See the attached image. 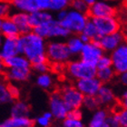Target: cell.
<instances>
[{
	"label": "cell",
	"mask_w": 127,
	"mask_h": 127,
	"mask_svg": "<svg viewBox=\"0 0 127 127\" xmlns=\"http://www.w3.org/2000/svg\"><path fill=\"white\" fill-rule=\"evenodd\" d=\"M18 45L20 54L27 57L31 65L38 63L47 62L46 45L45 38L39 36L34 32L20 34L18 36Z\"/></svg>",
	"instance_id": "6da1fadb"
},
{
	"label": "cell",
	"mask_w": 127,
	"mask_h": 127,
	"mask_svg": "<svg viewBox=\"0 0 127 127\" xmlns=\"http://www.w3.org/2000/svg\"><path fill=\"white\" fill-rule=\"evenodd\" d=\"M96 66L83 61L82 59L70 60L64 64V74L72 81L96 76Z\"/></svg>",
	"instance_id": "7a4b0ae2"
},
{
	"label": "cell",
	"mask_w": 127,
	"mask_h": 127,
	"mask_svg": "<svg viewBox=\"0 0 127 127\" xmlns=\"http://www.w3.org/2000/svg\"><path fill=\"white\" fill-rule=\"evenodd\" d=\"M33 32L45 39H61L67 38L71 35V33L65 29L56 18L33 28Z\"/></svg>",
	"instance_id": "3957f363"
},
{
	"label": "cell",
	"mask_w": 127,
	"mask_h": 127,
	"mask_svg": "<svg viewBox=\"0 0 127 127\" xmlns=\"http://www.w3.org/2000/svg\"><path fill=\"white\" fill-rule=\"evenodd\" d=\"M46 57L51 64H65L71 60L72 55L65 42L52 40L46 45Z\"/></svg>",
	"instance_id": "277c9868"
},
{
	"label": "cell",
	"mask_w": 127,
	"mask_h": 127,
	"mask_svg": "<svg viewBox=\"0 0 127 127\" xmlns=\"http://www.w3.org/2000/svg\"><path fill=\"white\" fill-rule=\"evenodd\" d=\"M89 20L87 14L81 13L74 9H67L65 17L60 21V24L71 34H79L82 33L85 24Z\"/></svg>",
	"instance_id": "5b68a950"
},
{
	"label": "cell",
	"mask_w": 127,
	"mask_h": 127,
	"mask_svg": "<svg viewBox=\"0 0 127 127\" xmlns=\"http://www.w3.org/2000/svg\"><path fill=\"white\" fill-rule=\"evenodd\" d=\"M58 92L69 110L83 107L85 96L82 95V93H80V91H78L74 85L67 84L63 85Z\"/></svg>",
	"instance_id": "8992f818"
},
{
	"label": "cell",
	"mask_w": 127,
	"mask_h": 127,
	"mask_svg": "<svg viewBox=\"0 0 127 127\" xmlns=\"http://www.w3.org/2000/svg\"><path fill=\"white\" fill-rule=\"evenodd\" d=\"M112 59V67L116 74L127 71V41H124L117 48L110 53Z\"/></svg>",
	"instance_id": "52a82bcc"
},
{
	"label": "cell",
	"mask_w": 127,
	"mask_h": 127,
	"mask_svg": "<svg viewBox=\"0 0 127 127\" xmlns=\"http://www.w3.org/2000/svg\"><path fill=\"white\" fill-rule=\"evenodd\" d=\"M49 111L53 118L58 121H63L67 116L69 109L64 102L58 91H55L49 96Z\"/></svg>",
	"instance_id": "ba28073f"
},
{
	"label": "cell",
	"mask_w": 127,
	"mask_h": 127,
	"mask_svg": "<svg viewBox=\"0 0 127 127\" xmlns=\"http://www.w3.org/2000/svg\"><path fill=\"white\" fill-rule=\"evenodd\" d=\"M91 19L95 23V27L97 28L98 34H99L100 36L120 31V22L115 17V16Z\"/></svg>",
	"instance_id": "9c48e42d"
},
{
	"label": "cell",
	"mask_w": 127,
	"mask_h": 127,
	"mask_svg": "<svg viewBox=\"0 0 127 127\" xmlns=\"http://www.w3.org/2000/svg\"><path fill=\"white\" fill-rule=\"evenodd\" d=\"M103 54L104 52L101 48L97 41H91L84 45L79 56L80 59H82L83 61L95 65Z\"/></svg>",
	"instance_id": "30bf717a"
},
{
	"label": "cell",
	"mask_w": 127,
	"mask_h": 127,
	"mask_svg": "<svg viewBox=\"0 0 127 127\" xmlns=\"http://www.w3.org/2000/svg\"><path fill=\"white\" fill-rule=\"evenodd\" d=\"M89 18H98L115 16V8L104 0H95L93 5H89L87 11Z\"/></svg>",
	"instance_id": "8fae6325"
},
{
	"label": "cell",
	"mask_w": 127,
	"mask_h": 127,
	"mask_svg": "<svg viewBox=\"0 0 127 127\" xmlns=\"http://www.w3.org/2000/svg\"><path fill=\"white\" fill-rule=\"evenodd\" d=\"M74 85L84 96H95L103 84L97 77L95 76L77 80Z\"/></svg>",
	"instance_id": "7c38bea8"
},
{
	"label": "cell",
	"mask_w": 127,
	"mask_h": 127,
	"mask_svg": "<svg viewBox=\"0 0 127 127\" xmlns=\"http://www.w3.org/2000/svg\"><path fill=\"white\" fill-rule=\"evenodd\" d=\"M125 41V35L122 32L117 31L115 33L110 34H106L100 36L97 40L98 44L106 54H110L111 52L117 48L123 42Z\"/></svg>",
	"instance_id": "4fadbf2b"
},
{
	"label": "cell",
	"mask_w": 127,
	"mask_h": 127,
	"mask_svg": "<svg viewBox=\"0 0 127 127\" xmlns=\"http://www.w3.org/2000/svg\"><path fill=\"white\" fill-rule=\"evenodd\" d=\"M95 96L97 98L98 103L101 107L113 108L118 103V99H117L114 91L113 90V88H111L106 84H103Z\"/></svg>",
	"instance_id": "5bb4252c"
},
{
	"label": "cell",
	"mask_w": 127,
	"mask_h": 127,
	"mask_svg": "<svg viewBox=\"0 0 127 127\" xmlns=\"http://www.w3.org/2000/svg\"><path fill=\"white\" fill-rule=\"evenodd\" d=\"M0 52L3 60L20 54L18 37H5L2 45L0 46Z\"/></svg>",
	"instance_id": "9a60e30c"
},
{
	"label": "cell",
	"mask_w": 127,
	"mask_h": 127,
	"mask_svg": "<svg viewBox=\"0 0 127 127\" xmlns=\"http://www.w3.org/2000/svg\"><path fill=\"white\" fill-rule=\"evenodd\" d=\"M109 114L107 108L99 107L93 112L90 120L88 121L87 127H110L106 122Z\"/></svg>",
	"instance_id": "2e32d148"
},
{
	"label": "cell",
	"mask_w": 127,
	"mask_h": 127,
	"mask_svg": "<svg viewBox=\"0 0 127 127\" xmlns=\"http://www.w3.org/2000/svg\"><path fill=\"white\" fill-rule=\"evenodd\" d=\"M10 17L14 21V23L16 25V27L20 32V34H27L33 31V28L29 23V16L27 13L17 11L16 13L13 14Z\"/></svg>",
	"instance_id": "e0dca14e"
},
{
	"label": "cell",
	"mask_w": 127,
	"mask_h": 127,
	"mask_svg": "<svg viewBox=\"0 0 127 127\" xmlns=\"http://www.w3.org/2000/svg\"><path fill=\"white\" fill-rule=\"evenodd\" d=\"M31 76V68H7L6 77L14 83H23Z\"/></svg>",
	"instance_id": "ac0fdd59"
},
{
	"label": "cell",
	"mask_w": 127,
	"mask_h": 127,
	"mask_svg": "<svg viewBox=\"0 0 127 127\" xmlns=\"http://www.w3.org/2000/svg\"><path fill=\"white\" fill-rule=\"evenodd\" d=\"M34 122L28 117L11 116L0 122V127H34Z\"/></svg>",
	"instance_id": "d6986e66"
},
{
	"label": "cell",
	"mask_w": 127,
	"mask_h": 127,
	"mask_svg": "<svg viewBox=\"0 0 127 127\" xmlns=\"http://www.w3.org/2000/svg\"><path fill=\"white\" fill-rule=\"evenodd\" d=\"M29 16V23L31 25L32 28L38 27L40 25L44 24L45 22L52 20L54 18L53 15L50 11L46 10H37L34 12L28 14Z\"/></svg>",
	"instance_id": "ffe728a7"
},
{
	"label": "cell",
	"mask_w": 127,
	"mask_h": 127,
	"mask_svg": "<svg viewBox=\"0 0 127 127\" xmlns=\"http://www.w3.org/2000/svg\"><path fill=\"white\" fill-rule=\"evenodd\" d=\"M3 62L7 68H31V63L22 54L11 56L9 58L3 60Z\"/></svg>",
	"instance_id": "44dd1931"
},
{
	"label": "cell",
	"mask_w": 127,
	"mask_h": 127,
	"mask_svg": "<svg viewBox=\"0 0 127 127\" xmlns=\"http://www.w3.org/2000/svg\"><path fill=\"white\" fill-rule=\"evenodd\" d=\"M1 34L4 37H18L20 35L18 28L11 17H5L2 19Z\"/></svg>",
	"instance_id": "7402d4cb"
},
{
	"label": "cell",
	"mask_w": 127,
	"mask_h": 127,
	"mask_svg": "<svg viewBox=\"0 0 127 127\" xmlns=\"http://www.w3.org/2000/svg\"><path fill=\"white\" fill-rule=\"evenodd\" d=\"M10 3L16 10L20 12L30 14L38 10L35 0H10Z\"/></svg>",
	"instance_id": "603a6c76"
},
{
	"label": "cell",
	"mask_w": 127,
	"mask_h": 127,
	"mask_svg": "<svg viewBox=\"0 0 127 127\" xmlns=\"http://www.w3.org/2000/svg\"><path fill=\"white\" fill-rule=\"evenodd\" d=\"M10 113L11 116L28 117L30 114V106L25 101H16L11 107Z\"/></svg>",
	"instance_id": "cb8c5ba5"
},
{
	"label": "cell",
	"mask_w": 127,
	"mask_h": 127,
	"mask_svg": "<svg viewBox=\"0 0 127 127\" xmlns=\"http://www.w3.org/2000/svg\"><path fill=\"white\" fill-rule=\"evenodd\" d=\"M66 45L68 47L70 53H71L72 56H79L81 51L84 46V43L82 42V40L80 39V37L78 34H74V35H70L67 37V41H66Z\"/></svg>",
	"instance_id": "d4e9b609"
},
{
	"label": "cell",
	"mask_w": 127,
	"mask_h": 127,
	"mask_svg": "<svg viewBox=\"0 0 127 127\" xmlns=\"http://www.w3.org/2000/svg\"><path fill=\"white\" fill-rule=\"evenodd\" d=\"M35 83L38 87L44 90H51L54 87V77L50 73H43L38 74L35 79Z\"/></svg>",
	"instance_id": "484cf974"
},
{
	"label": "cell",
	"mask_w": 127,
	"mask_h": 127,
	"mask_svg": "<svg viewBox=\"0 0 127 127\" xmlns=\"http://www.w3.org/2000/svg\"><path fill=\"white\" fill-rule=\"evenodd\" d=\"M115 75H116V73L112 66L106 67V68L97 69V71H96V77L102 82V84L110 83L114 80Z\"/></svg>",
	"instance_id": "4316f807"
},
{
	"label": "cell",
	"mask_w": 127,
	"mask_h": 127,
	"mask_svg": "<svg viewBox=\"0 0 127 127\" xmlns=\"http://www.w3.org/2000/svg\"><path fill=\"white\" fill-rule=\"evenodd\" d=\"M82 33L84 34H85L91 41H97L99 39V37H100V35L98 34L97 28H96L95 23L91 18H89L87 23L85 24Z\"/></svg>",
	"instance_id": "83f0119b"
},
{
	"label": "cell",
	"mask_w": 127,
	"mask_h": 127,
	"mask_svg": "<svg viewBox=\"0 0 127 127\" xmlns=\"http://www.w3.org/2000/svg\"><path fill=\"white\" fill-rule=\"evenodd\" d=\"M14 100L12 97L8 85L5 81L0 79V104H6Z\"/></svg>",
	"instance_id": "f1b7e54d"
},
{
	"label": "cell",
	"mask_w": 127,
	"mask_h": 127,
	"mask_svg": "<svg viewBox=\"0 0 127 127\" xmlns=\"http://www.w3.org/2000/svg\"><path fill=\"white\" fill-rule=\"evenodd\" d=\"M113 112H114L116 114L120 126L127 127V109L122 107L119 103H117L113 107Z\"/></svg>",
	"instance_id": "f546056e"
},
{
	"label": "cell",
	"mask_w": 127,
	"mask_h": 127,
	"mask_svg": "<svg viewBox=\"0 0 127 127\" xmlns=\"http://www.w3.org/2000/svg\"><path fill=\"white\" fill-rule=\"evenodd\" d=\"M72 0H49V11L57 12V11L67 9L70 6Z\"/></svg>",
	"instance_id": "4dcf8cb0"
},
{
	"label": "cell",
	"mask_w": 127,
	"mask_h": 127,
	"mask_svg": "<svg viewBox=\"0 0 127 127\" xmlns=\"http://www.w3.org/2000/svg\"><path fill=\"white\" fill-rule=\"evenodd\" d=\"M53 119V115L50 113V111H47L45 112L40 116L36 117V119L34 122L37 127H50Z\"/></svg>",
	"instance_id": "1f68e13d"
},
{
	"label": "cell",
	"mask_w": 127,
	"mask_h": 127,
	"mask_svg": "<svg viewBox=\"0 0 127 127\" xmlns=\"http://www.w3.org/2000/svg\"><path fill=\"white\" fill-rule=\"evenodd\" d=\"M83 107H85L88 111H95L96 109L101 107L96 96H85L84 98V103H83Z\"/></svg>",
	"instance_id": "d6a6232c"
},
{
	"label": "cell",
	"mask_w": 127,
	"mask_h": 127,
	"mask_svg": "<svg viewBox=\"0 0 127 127\" xmlns=\"http://www.w3.org/2000/svg\"><path fill=\"white\" fill-rule=\"evenodd\" d=\"M70 6L74 10H76L78 12L85 14H87L88 8H89V5L83 0H72Z\"/></svg>",
	"instance_id": "836d02e7"
},
{
	"label": "cell",
	"mask_w": 127,
	"mask_h": 127,
	"mask_svg": "<svg viewBox=\"0 0 127 127\" xmlns=\"http://www.w3.org/2000/svg\"><path fill=\"white\" fill-rule=\"evenodd\" d=\"M62 127H86L82 119H72L66 117L62 121Z\"/></svg>",
	"instance_id": "e575fe53"
},
{
	"label": "cell",
	"mask_w": 127,
	"mask_h": 127,
	"mask_svg": "<svg viewBox=\"0 0 127 127\" xmlns=\"http://www.w3.org/2000/svg\"><path fill=\"white\" fill-rule=\"evenodd\" d=\"M95 66H96V69L106 68V67L112 66V59L111 56H110V54H103V56L99 58Z\"/></svg>",
	"instance_id": "d590c367"
},
{
	"label": "cell",
	"mask_w": 127,
	"mask_h": 127,
	"mask_svg": "<svg viewBox=\"0 0 127 127\" xmlns=\"http://www.w3.org/2000/svg\"><path fill=\"white\" fill-rule=\"evenodd\" d=\"M34 71L38 74H43V73H47L50 71L51 69V64L49 62H43V63H38L35 64L31 65Z\"/></svg>",
	"instance_id": "8d00e7d4"
},
{
	"label": "cell",
	"mask_w": 127,
	"mask_h": 127,
	"mask_svg": "<svg viewBox=\"0 0 127 127\" xmlns=\"http://www.w3.org/2000/svg\"><path fill=\"white\" fill-rule=\"evenodd\" d=\"M10 13V5L6 2H0V19L7 17Z\"/></svg>",
	"instance_id": "74e56055"
},
{
	"label": "cell",
	"mask_w": 127,
	"mask_h": 127,
	"mask_svg": "<svg viewBox=\"0 0 127 127\" xmlns=\"http://www.w3.org/2000/svg\"><path fill=\"white\" fill-rule=\"evenodd\" d=\"M68 118L72 119H82L83 118V112L81 108H74L70 109L67 113V116Z\"/></svg>",
	"instance_id": "f35d334b"
},
{
	"label": "cell",
	"mask_w": 127,
	"mask_h": 127,
	"mask_svg": "<svg viewBox=\"0 0 127 127\" xmlns=\"http://www.w3.org/2000/svg\"><path fill=\"white\" fill-rule=\"evenodd\" d=\"M118 103H119L122 107L127 109V87H126V89H125V90L122 92V94L120 95V97H119V99H118Z\"/></svg>",
	"instance_id": "ab89813d"
},
{
	"label": "cell",
	"mask_w": 127,
	"mask_h": 127,
	"mask_svg": "<svg viewBox=\"0 0 127 127\" xmlns=\"http://www.w3.org/2000/svg\"><path fill=\"white\" fill-rule=\"evenodd\" d=\"M8 87H9V92H10L11 95H12V97L14 99H16V98L19 97V95H20V90H19V88L17 86L14 85H8Z\"/></svg>",
	"instance_id": "60d3db41"
},
{
	"label": "cell",
	"mask_w": 127,
	"mask_h": 127,
	"mask_svg": "<svg viewBox=\"0 0 127 127\" xmlns=\"http://www.w3.org/2000/svg\"><path fill=\"white\" fill-rule=\"evenodd\" d=\"M66 13H67V9H63V10L57 11L56 12V20L57 21H62L66 16Z\"/></svg>",
	"instance_id": "b9f144b4"
},
{
	"label": "cell",
	"mask_w": 127,
	"mask_h": 127,
	"mask_svg": "<svg viewBox=\"0 0 127 127\" xmlns=\"http://www.w3.org/2000/svg\"><path fill=\"white\" fill-rule=\"evenodd\" d=\"M118 76H119V82L124 86L127 87V71L125 72V73H123V74H118Z\"/></svg>",
	"instance_id": "7bdbcfd3"
},
{
	"label": "cell",
	"mask_w": 127,
	"mask_h": 127,
	"mask_svg": "<svg viewBox=\"0 0 127 127\" xmlns=\"http://www.w3.org/2000/svg\"><path fill=\"white\" fill-rule=\"evenodd\" d=\"M78 35H79L80 39L82 40V42L84 43V44H86V43H88V42H91V40L89 39V38H88V37L86 36L85 34H83V33H80Z\"/></svg>",
	"instance_id": "ee69618b"
},
{
	"label": "cell",
	"mask_w": 127,
	"mask_h": 127,
	"mask_svg": "<svg viewBox=\"0 0 127 127\" xmlns=\"http://www.w3.org/2000/svg\"><path fill=\"white\" fill-rule=\"evenodd\" d=\"M5 67V64H4V62H3V60H0V74L4 71Z\"/></svg>",
	"instance_id": "f6af8a7d"
},
{
	"label": "cell",
	"mask_w": 127,
	"mask_h": 127,
	"mask_svg": "<svg viewBox=\"0 0 127 127\" xmlns=\"http://www.w3.org/2000/svg\"><path fill=\"white\" fill-rule=\"evenodd\" d=\"M83 1H85L86 4H87L88 5H93L94 3L95 2V0H83Z\"/></svg>",
	"instance_id": "bcb514c9"
},
{
	"label": "cell",
	"mask_w": 127,
	"mask_h": 127,
	"mask_svg": "<svg viewBox=\"0 0 127 127\" xmlns=\"http://www.w3.org/2000/svg\"><path fill=\"white\" fill-rule=\"evenodd\" d=\"M4 38H5V37H4L2 34H0V46L2 45V43H3V41H4Z\"/></svg>",
	"instance_id": "7dc6e473"
},
{
	"label": "cell",
	"mask_w": 127,
	"mask_h": 127,
	"mask_svg": "<svg viewBox=\"0 0 127 127\" xmlns=\"http://www.w3.org/2000/svg\"><path fill=\"white\" fill-rule=\"evenodd\" d=\"M1 24H2V19H0V34H1Z\"/></svg>",
	"instance_id": "c3c4849f"
},
{
	"label": "cell",
	"mask_w": 127,
	"mask_h": 127,
	"mask_svg": "<svg viewBox=\"0 0 127 127\" xmlns=\"http://www.w3.org/2000/svg\"><path fill=\"white\" fill-rule=\"evenodd\" d=\"M0 60H3V58H2V55H1V52H0Z\"/></svg>",
	"instance_id": "681fc988"
},
{
	"label": "cell",
	"mask_w": 127,
	"mask_h": 127,
	"mask_svg": "<svg viewBox=\"0 0 127 127\" xmlns=\"http://www.w3.org/2000/svg\"><path fill=\"white\" fill-rule=\"evenodd\" d=\"M104 1H109V0H104Z\"/></svg>",
	"instance_id": "f907efd6"
},
{
	"label": "cell",
	"mask_w": 127,
	"mask_h": 127,
	"mask_svg": "<svg viewBox=\"0 0 127 127\" xmlns=\"http://www.w3.org/2000/svg\"><path fill=\"white\" fill-rule=\"evenodd\" d=\"M119 127H122V126H119Z\"/></svg>",
	"instance_id": "816d5d0a"
}]
</instances>
